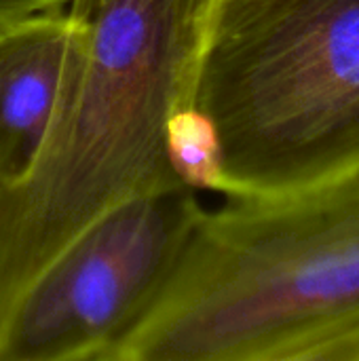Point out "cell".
Returning a JSON list of instances; mask_svg holds the SVG:
<instances>
[{
  "label": "cell",
  "mask_w": 359,
  "mask_h": 361,
  "mask_svg": "<svg viewBox=\"0 0 359 361\" xmlns=\"http://www.w3.org/2000/svg\"><path fill=\"white\" fill-rule=\"evenodd\" d=\"M214 0H70L61 102L32 171L0 188V338L40 269L112 205L184 186L169 154ZM188 186V184H186Z\"/></svg>",
  "instance_id": "obj_1"
},
{
  "label": "cell",
  "mask_w": 359,
  "mask_h": 361,
  "mask_svg": "<svg viewBox=\"0 0 359 361\" xmlns=\"http://www.w3.org/2000/svg\"><path fill=\"white\" fill-rule=\"evenodd\" d=\"M110 361H359V169L203 209Z\"/></svg>",
  "instance_id": "obj_2"
},
{
  "label": "cell",
  "mask_w": 359,
  "mask_h": 361,
  "mask_svg": "<svg viewBox=\"0 0 359 361\" xmlns=\"http://www.w3.org/2000/svg\"><path fill=\"white\" fill-rule=\"evenodd\" d=\"M186 108L214 133L229 199L359 169V0H214Z\"/></svg>",
  "instance_id": "obj_3"
},
{
  "label": "cell",
  "mask_w": 359,
  "mask_h": 361,
  "mask_svg": "<svg viewBox=\"0 0 359 361\" xmlns=\"http://www.w3.org/2000/svg\"><path fill=\"white\" fill-rule=\"evenodd\" d=\"M203 207L197 188L129 197L76 233L30 281L0 361H110L169 281Z\"/></svg>",
  "instance_id": "obj_4"
},
{
  "label": "cell",
  "mask_w": 359,
  "mask_h": 361,
  "mask_svg": "<svg viewBox=\"0 0 359 361\" xmlns=\"http://www.w3.org/2000/svg\"><path fill=\"white\" fill-rule=\"evenodd\" d=\"M70 47L72 21L66 8L0 27V188L19 184L47 144Z\"/></svg>",
  "instance_id": "obj_5"
},
{
  "label": "cell",
  "mask_w": 359,
  "mask_h": 361,
  "mask_svg": "<svg viewBox=\"0 0 359 361\" xmlns=\"http://www.w3.org/2000/svg\"><path fill=\"white\" fill-rule=\"evenodd\" d=\"M68 2L70 0H0V27L42 11L63 8Z\"/></svg>",
  "instance_id": "obj_6"
}]
</instances>
